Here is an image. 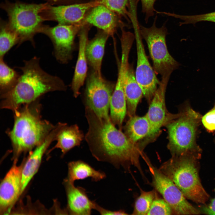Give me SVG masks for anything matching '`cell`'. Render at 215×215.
<instances>
[{
  "label": "cell",
  "instance_id": "cell-1",
  "mask_svg": "<svg viewBox=\"0 0 215 215\" xmlns=\"http://www.w3.org/2000/svg\"><path fill=\"white\" fill-rule=\"evenodd\" d=\"M85 114L88 129L85 139L93 156L116 168H127L133 165L142 171L139 159L141 151L138 145L117 129L110 118L100 117L86 106Z\"/></svg>",
  "mask_w": 215,
  "mask_h": 215
},
{
  "label": "cell",
  "instance_id": "cell-2",
  "mask_svg": "<svg viewBox=\"0 0 215 215\" xmlns=\"http://www.w3.org/2000/svg\"><path fill=\"white\" fill-rule=\"evenodd\" d=\"M23 62V66L17 67L22 73L16 86L10 91L0 96L2 109L13 112L23 105L38 101L48 93L67 90V86L59 77L42 69L39 57L34 56Z\"/></svg>",
  "mask_w": 215,
  "mask_h": 215
},
{
  "label": "cell",
  "instance_id": "cell-3",
  "mask_svg": "<svg viewBox=\"0 0 215 215\" xmlns=\"http://www.w3.org/2000/svg\"><path fill=\"white\" fill-rule=\"evenodd\" d=\"M38 103L37 101L23 105L13 111V126L7 133L16 156L39 145L55 127L42 119Z\"/></svg>",
  "mask_w": 215,
  "mask_h": 215
},
{
  "label": "cell",
  "instance_id": "cell-4",
  "mask_svg": "<svg viewBox=\"0 0 215 215\" xmlns=\"http://www.w3.org/2000/svg\"><path fill=\"white\" fill-rule=\"evenodd\" d=\"M199 160L191 156H172L159 169L173 181L187 199L204 205L209 196L199 178Z\"/></svg>",
  "mask_w": 215,
  "mask_h": 215
},
{
  "label": "cell",
  "instance_id": "cell-5",
  "mask_svg": "<svg viewBox=\"0 0 215 215\" xmlns=\"http://www.w3.org/2000/svg\"><path fill=\"white\" fill-rule=\"evenodd\" d=\"M201 115L189 106L166 125L169 142L168 148L172 156L186 155L200 159L202 150L197 143Z\"/></svg>",
  "mask_w": 215,
  "mask_h": 215
},
{
  "label": "cell",
  "instance_id": "cell-6",
  "mask_svg": "<svg viewBox=\"0 0 215 215\" xmlns=\"http://www.w3.org/2000/svg\"><path fill=\"white\" fill-rule=\"evenodd\" d=\"M50 4L46 2L41 4L28 3L20 1L11 2L4 0L1 8L7 13L8 27L18 36V47L26 41H29L35 47V35L44 21L40 13Z\"/></svg>",
  "mask_w": 215,
  "mask_h": 215
},
{
  "label": "cell",
  "instance_id": "cell-7",
  "mask_svg": "<svg viewBox=\"0 0 215 215\" xmlns=\"http://www.w3.org/2000/svg\"><path fill=\"white\" fill-rule=\"evenodd\" d=\"M156 19L152 25L147 28L140 25L139 32L146 42L155 72L162 78L170 79L173 71L178 66V62L169 53L166 37L167 30L165 26L157 27Z\"/></svg>",
  "mask_w": 215,
  "mask_h": 215
},
{
  "label": "cell",
  "instance_id": "cell-8",
  "mask_svg": "<svg viewBox=\"0 0 215 215\" xmlns=\"http://www.w3.org/2000/svg\"><path fill=\"white\" fill-rule=\"evenodd\" d=\"M152 177V184L176 215H198L202 212L190 204L173 181L145 158Z\"/></svg>",
  "mask_w": 215,
  "mask_h": 215
},
{
  "label": "cell",
  "instance_id": "cell-9",
  "mask_svg": "<svg viewBox=\"0 0 215 215\" xmlns=\"http://www.w3.org/2000/svg\"><path fill=\"white\" fill-rule=\"evenodd\" d=\"M115 84L108 81L93 70L88 77L85 90L86 106L99 117L108 118L110 100Z\"/></svg>",
  "mask_w": 215,
  "mask_h": 215
},
{
  "label": "cell",
  "instance_id": "cell-10",
  "mask_svg": "<svg viewBox=\"0 0 215 215\" xmlns=\"http://www.w3.org/2000/svg\"><path fill=\"white\" fill-rule=\"evenodd\" d=\"M74 24H62L50 27L43 24L39 33L47 36L53 46V55L56 60L62 64L67 63L72 57L74 39L79 27Z\"/></svg>",
  "mask_w": 215,
  "mask_h": 215
},
{
  "label": "cell",
  "instance_id": "cell-11",
  "mask_svg": "<svg viewBox=\"0 0 215 215\" xmlns=\"http://www.w3.org/2000/svg\"><path fill=\"white\" fill-rule=\"evenodd\" d=\"M169 79L162 78L145 115L150 123L151 128L149 134L142 144L144 147L147 143L155 138L163 125L177 117L178 115V114L168 115L166 110L165 94Z\"/></svg>",
  "mask_w": 215,
  "mask_h": 215
},
{
  "label": "cell",
  "instance_id": "cell-12",
  "mask_svg": "<svg viewBox=\"0 0 215 215\" xmlns=\"http://www.w3.org/2000/svg\"><path fill=\"white\" fill-rule=\"evenodd\" d=\"M135 36L137 56L135 77L143 96L148 101H151L160 82L148 60L139 30H136Z\"/></svg>",
  "mask_w": 215,
  "mask_h": 215
},
{
  "label": "cell",
  "instance_id": "cell-13",
  "mask_svg": "<svg viewBox=\"0 0 215 215\" xmlns=\"http://www.w3.org/2000/svg\"><path fill=\"white\" fill-rule=\"evenodd\" d=\"M100 4L99 0L69 5L50 4L40 15L44 21H55L62 24H74L81 22L88 10Z\"/></svg>",
  "mask_w": 215,
  "mask_h": 215
},
{
  "label": "cell",
  "instance_id": "cell-14",
  "mask_svg": "<svg viewBox=\"0 0 215 215\" xmlns=\"http://www.w3.org/2000/svg\"><path fill=\"white\" fill-rule=\"evenodd\" d=\"M22 166L17 165L15 161L1 182L0 207L2 212L10 209L22 193Z\"/></svg>",
  "mask_w": 215,
  "mask_h": 215
},
{
  "label": "cell",
  "instance_id": "cell-15",
  "mask_svg": "<svg viewBox=\"0 0 215 215\" xmlns=\"http://www.w3.org/2000/svg\"><path fill=\"white\" fill-rule=\"evenodd\" d=\"M61 125L60 122L56 125L45 140L31 152L23 165L22 172V193L37 172L43 155L51 143L56 140Z\"/></svg>",
  "mask_w": 215,
  "mask_h": 215
},
{
  "label": "cell",
  "instance_id": "cell-16",
  "mask_svg": "<svg viewBox=\"0 0 215 215\" xmlns=\"http://www.w3.org/2000/svg\"><path fill=\"white\" fill-rule=\"evenodd\" d=\"M68 213L71 215H89L95 209L96 203L88 197L86 190L81 187H76L74 183L65 179Z\"/></svg>",
  "mask_w": 215,
  "mask_h": 215
},
{
  "label": "cell",
  "instance_id": "cell-17",
  "mask_svg": "<svg viewBox=\"0 0 215 215\" xmlns=\"http://www.w3.org/2000/svg\"><path fill=\"white\" fill-rule=\"evenodd\" d=\"M87 33L86 30H83L79 36L78 55L71 85V88L75 98L80 94V89L84 84L87 75V61L86 48L88 42Z\"/></svg>",
  "mask_w": 215,
  "mask_h": 215
},
{
  "label": "cell",
  "instance_id": "cell-18",
  "mask_svg": "<svg viewBox=\"0 0 215 215\" xmlns=\"http://www.w3.org/2000/svg\"><path fill=\"white\" fill-rule=\"evenodd\" d=\"M85 22L102 30L109 35H113L117 24L115 13L103 5L93 8Z\"/></svg>",
  "mask_w": 215,
  "mask_h": 215
},
{
  "label": "cell",
  "instance_id": "cell-19",
  "mask_svg": "<svg viewBox=\"0 0 215 215\" xmlns=\"http://www.w3.org/2000/svg\"><path fill=\"white\" fill-rule=\"evenodd\" d=\"M84 138L83 133L77 125L69 126L62 123L55 140L57 142L51 150L60 149L64 156L74 147L80 146Z\"/></svg>",
  "mask_w": 215,
  "mask_h": 215
},
{
  "label": "cell",
  "instance_id": "cell-20",
  "mask_svg": "<svg viewBox=\"0 0 215 215\" xmlns=\"http://www.w3.org/2000/svg\"><path fill=\"white\" fill-rule=\"evenodd\" d=\"M127 112L129 117L135 115L138 105L143 95L135 77L132 66L129 64L126 72L124 85Z\"/></svg>",
  "mask_w": 215,
  "mask_h": 215
},
{
  "label": "cell",
  "instance_id": "cell-21",
  "mask_svg": "<svg viewBox=\"0 0 215 215\" xmlns=\"http://www.w3.org/2000/svg\"><path fill=\"white\" fill-rule=\"evenodd\" d=\"M109 35L104 32L87 42L86 54L87 62L93 70L102 76L101 69L105 47Z\"/></svg>",
  "mask_w": 215,
  "mask_h": 215
},
{
  "label": "cell",
  "instance_id": "cell-22",
  "mask_svg": "<svg viewBox=\"0 0 215 215\" xmlns=\"http://www.w3.org/2000/svg\"><path fill=\"white\" fill-rule=\"evenodd\" d=\"M67 178L65 179L74 183L75 181L90 178L93 181L98 182L105 179V173L95 170L91 166L81 160L70 162L68 164Z\"/></svg>",
  "mask_w": 215,
  "mask_h": 215
},
{
  "label": "cell",
  "instance_id": "cell-23",
  "mask_svg": "<svg viewBox=\"0 0 215 215\" xmlns=\"http://www.w3.org/2000/svg\"><path fill=\"white\" fill-rule=\"evenodd\" d=\"M129 117L125 127V133L131 142L138 145L139 141L145 139L149 134L151 128L150 123L145 115L141 116L135 115Z\"/></svg>",
  "mask_w": 215,
  "mask_h": 215
},
{
  "label": "cell",
  "instance_id": "cell-24",
  "mask_svg": "<svg viewBox=\"0 0 215 215\" xmlns=\"http://www.w3.org/2000/svg\"><path fill=\"white\" fill-rule=\"evenodd\" d=\"M20 74L0 58V93L4 94L11 90L16 84Z\"/></svg>",
  "mask_w": 215,
  "mask_h": 215
},
{
  "label": "cell",
  "instance_id": "cell-25",
  "mask_svg": "<svg viewBox=\"0 0 215 215\" xmlns=\"http://www.w3.org/2000/svg\"><path fill=\"white\" fill-rule=\"evenodd\" d=\"M0 58L4 56L14 46L19 43L16 33L8 26L7 22L1 19L0 27Z\"/></svg>",
  "mask_w": 215,
  "mask_h": 215
},
{
  "label": "cell",
  "instance_id": "cell-26",
  "mask_svg": "<svg viewBox=\"0 0 215 215\" xmlns=\"http://www.w3.org/2000/svg\"><path fill=\"white\" fill-rule=\"evenodd\" d=\"M155 198V194L153 191H141L135 202L132 214L147 215Z\"/></svg>",
  "mask_w": 215,
  "mask_h": 215
},
{
  "label": "cell",
  "instance_id": "cell-27",
  "mask_svg": "<svg viewBox=\"0 0 215 215\" xmlns=\"http://www.w3.org/2000/svg\"><path fill=\"white\" fill-rule=\"evenodd\" d=\"M168 15L183 20V22L180 23L181 25L194 24L202 21H208L215 23V11L205 14L191 16L181 15L170 13H168Z\"/></svg>",
  "mask_w": 215,
  "mask_h": 215
},
{
  "label": "cell",
  "instance_id": "cell-28",
  "mask_svg": "<svg viewBox=\"0 0 215 215\" xmlns=\"http://www.w3.org/2000/svg\"><path fill=\"white\" fill-rule=\"evenodd\" d=\"M173 214L170 206L164 199H155L147 215H170Z\"/></svg>",
  "mask_w": 215,
  "mask_h": 215
},
{
  "label": "cell",
  "instance_id": "cell-29",
  "mask_svg": "<svg viewBox=\"0 0 215 215\" xmlns=\"http://www.w3.org/2000/svg\"><path fill=\"white\" fill-rule=\"evenodd\" d=\"M101 4L119 15L127 14V7L129 0H100Z\"/></svg>",
  "mask_w": 215,
  "mask_h": 215
},
{
  "label": "cell",
  "instance_id": "cell-30",
  "mask_svg": "<svg viewBox=\"0 0 215 215\" xmlns=\"http://www.w3.org/2000/svg\"><path fill=\"white\" fill-rule=\"evenodd\" d=\"M201 122L208 132L215 131V104L211 110L202 117Z\"/></svg>",
  "mask_w": 215,
  "mask_h": 215
},
{
  "label": "cell",
  "instance_id": "cell-31",
  "mask_svg": "<svg viewBox=\"0 0 215 215\" xmlns=\"http://www.w3.org/2000/svg\"><path fill=\"white\" fill-rule=\"evenodd\" d=\"M142 4V11L145 15V20L154 15V4L156 0H140Z\"/></svg>",
  "mask_w": 215,
  "mask_h": 215
},
{
  "label": "cell",
  "instance_id": "cell-32",
  "mask_svg": "<svg viewBox=\"0 0 215 215\" xmlns=\"http://www.w3.org/2000/svg\"><path fill=\"white\" fill-rule=\"evenodd\" d=\"M95 210H96L101 215H126L128 214L122 210L111 211L105 209L98 205L96 203Z\"/></svg>",
  "mask_w": 215,
  "mask_h": 215
},
{
  "label": "cell",
  "instance_id": "cell-33",
  "mask_svg": "<svg viewBox=\"0 0 215 215\" xmlns=\"http://www.w3.org/2000/svg\"><path fill=\"white\" fill-rule=\"evenodd\" d=\"M201 211L205 214L215 215V197L211 200L208 205L202 207Z\"/></svg>",
  "mask_w": 215,
  "mask_h": 215
},
{
  "label": "cell",
  "instance_id": "cell-34",
  "mask_svg": "<svg viewBox=\"0 0 215 215\" xmlns=\"http://www.w3.org/2000/svg\"><path fill=\"white\" fill-rule=\"evenodd\" d=\"M51 5H60L66 0H45Z\"/></svg>",
  "mask_w": 215,
  "mask_h": 215
}]
</instances>
